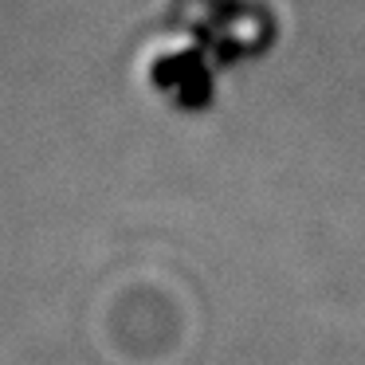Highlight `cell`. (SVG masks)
Instances as JSON below:
<instances>
[{
  "mask_svg": "<svg viewBox=\"0 0 365 365\" xmlns=\"http://www.w3.org/2000/svg\"><path fill=\"white\" fill-rule=\"evenodd\" d=\"M169 28L185 36L177 51L153 63L158 87L177 106H205L228 59L255 56L271 43V16L255 0H173Z\"/></svg>",
  "mask_w": 365,
  "mask_h": 365,
  "instance_id": "obj_1",
  "label": "cell"
}]
</instances>
